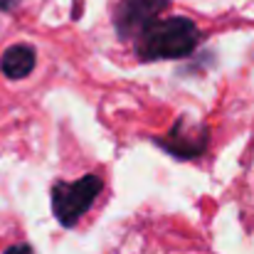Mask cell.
<instances>
[{
    "instance_id": "277c9868",
    "label": "cell",
    "mask_w": 254,
    "mask_h": 254,
    "mask_svg": "<svg viewBox=\"0 0 254 254\" xmlns=\"http://www.w3.org/2000/svg\"><path fill=\"white\" fill-rule=\"evenodd\" d=\"M156 143L163 151H168L170 156H175L180 161H190V158H197V156L205 153V148H207V131H200V133L190 136L185 121H178L168 136L166 138H156Z\"/></svg>"
},
{
    "instance_id": "6da1fadb",
    "label": "cell",
    "mask_w": 254,
    "mask_h": 254,
    "mask_svg": "<svg viewBox=\"0 0 254 254\" xmlns=\"http://www.w3.org/2000/svg\"><path fill=\"white\" fill-rule=\"evenodd\" d=\"M200 45V30L190 17H158L136 40V55L141 62L183 60Z\"/></svg>"
},
{
    "instance_id": "3957f363",
    "label": "cell",
    "mask_w": 254,
    "mask_h": 254,
    "mask_svg": "<svg viewBox=\"0 0 254 254\" xmlns=\"http://www.w3.org/2000/svg\"><path fill=\"white\" fill-rule=\"evenodd\" d=\"M168 7V0H121L116 7V35L121 40H138L161 12Z\"/></svg>"
},
{
    "instance_id": "7a4b0ae2",
    "label": "cell",
    "mask_w": 254,
    "mask_h": 254,
    "mask_svg": "<svg viewBox=\"0 0 254 254\" xmlns=\"http://www.w3.org/2000/svg\"><path fill=\"white\" fill-rule=\"evenodd\" d=\"M104 188V180L99 175H84L74 183H55L52 185V212H55V220L72 230L86 212L91 210L96 195L101 192Z\"/></svg>"
},
{
    "instance_id": "8992f818",
    "label": "cell",
    "mask_w": 254,
    "mask_h": 254,
    "mask_svg": "<svg viewBox=\"0 0 254 254\" xmlns=\"http://www.w3.org/2000/svg\"><path fill=\"white\" fill-rule=\"evenodd\" d=\"M2 254H35V252H32V247H30V245H15V247L5 250Z\"/></svg>"
},
{
    "instance_id": "52a82bcc",
    "label": "cell",
    "mask_w": 254,
    "mask_h": 254,
    "mask_svg": "<svg viewBox=\"0 0 254 254\" xmlns=\"http://www.w3.org/2000/svg\"><path fill=\"white\" fill-rule=\"evenodd\" d=\"M17 0H0V10H12Z\"/></svg>"
},
{
    "instance_id": "5b68a950",
    "label": "cell",
    "mask_w": 254,
    "mask_h": 254,
    "mask_svg": "<svg viewBox=\"0 0 254 254\" xmlns=\"http://www.w3.org/2000/svg\"><path fill=\"white\" fill-rule=\"evenodd\" d=\"M35 64H37V55H35V47H30V45H12L0 57V72L7 79L30 77Z\"/></svg>"
}]
</instances>
